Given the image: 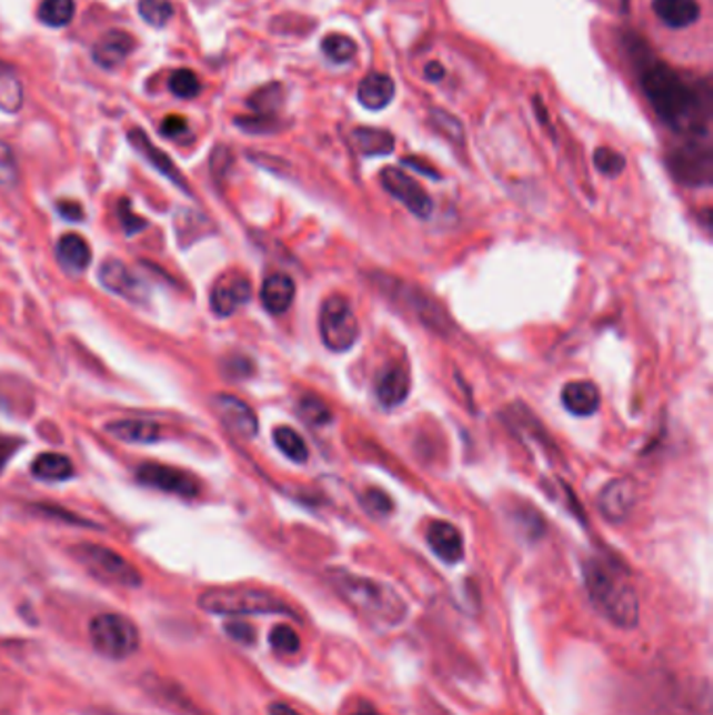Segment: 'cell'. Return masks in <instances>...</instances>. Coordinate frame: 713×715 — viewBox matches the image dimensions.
Returning <instances> with one entry per match:
<instances>
[{"instance_id": "obj_1", "label": "cell", "mask_w": 713, "mask_h": 715, "mask_svg": "<svg viewBox=\"0 0 713 715\" xmlns=\"http://www.w3.org/2000/svg\"><path fill=\"white\" fill-rule=\"evenodd\" d=\"M625 51L642 90L661 122L682 137H710L712 89L707 80L686 82L676 70L651 53L641 38H625Z\"/></svg>"}, {"instance_id": "obj_49", "label": "cell", "mask_w": 713, "mask_h": 715, "mask_svg": "<svg viewBox=\"0 0 713 715\" xmlns=\"http://www.w3.org/2000/svg\"><path fill=\"white\" fill-rule=\"evenodd\" d=\"M268 712H270V715H302L298 714L293 707L285 705V703H272Z\"/></svg>"}, {"instance_id": "obj_26", "label": "cell", "mask_w": 713, "mask_h": 715, "mask_svg": "<svg viewBox=\"0 0 713 715\" xmlns=\"http://www.w3.org/2000/svg\"><path fill=\"white\" fill-rule=\"evenodd\" d=\"M32 475L40 482H68L73 477V463L66 454L44 452L32 463Z\"/></svg>"}, {"instance_id": "obj_17", "label": "cell", "mask_w": 713, "mask_h": 715, "mask_svg": "<svg viewBox=\"0 0 713 715\" xmlns=\"http://www.w3.org/2000/svg\"><path fill=\"white\" fill-rule=\"evenodd\" d=\"M411 394V375L404 364H388L375 381L376 400L385 409H395L400 406Z\"/></svg>"}, {"instance_id": "obj_38", "label": "cell", "mask_w": 713, "mask_h": 715, "mask_svg": "<svg viewBox=\"0 0 713 715\" xmlns=\"http://www.w3.org/2000/svg\"><path fill=\"white\" fill-rule=\"evenodd\" d=\"M270 644L277 653H285V655H295L300 651V636L289 626L272 627L270 632Z\"/></svg>"}, {"instance_id": "obj_2", "label": "cell", "mask_w": 713, "mask_h": 715, "mask_svg": "<svg viewBox=\"0 0 713 715\" xmlns=\"http://www.w3.org/2000/svg\"><path fill=\"white\" fill-rule=\"evenodd\" d=\"M327 577L350 607L356 608L362 617L376 626H398L409 613L404 598L383 582L360 577L345 570H329Z\"/></svg>"}, {"instance_id": "obj_48", "label": "cell", "mask_w": 713, "mask_h": 715, "mask_svg": "<svg viewBox=\"0 0 713 715\" xmlns=\"http://www.w3.org/2000/svg\"><path fill=\"white\" fill-rule=\"evenodd\" d=\"M425 75L431 82H440L444 78V68L440 63H429L428 68H425Z\"/></svg>"}, {"instance_id": "obj_33", "label": "cell", "mask_w": 713, "mask_h": 715, "mask_svg": "<svg viewBox=\"0 0 713 715\" xmlns=\"http://www.w3.org/2000/svg\"><path fill=\"white\" fill-rule=\"evenodd\" d=\"M429 124L433 125L435 132L446 137L450 143H464V128L459 118L448 113L444 109L433 108L429 111Z\"/></svg>"}, {"instance_id": "obj_46", "label": "cell", "mask_w": 713, "mask_h": 715, "mask_svg": "<svg viewBox=\"0 0 713 715\" xmlns=\"http://www.w3.org/2000/svg\"><path fill=\"white\" fill-rule=\"evenodd\" d=\"M18 447H21V440L18 437H0V469H4Z\"/></svg>"}, {"instance_id": "obj_36", "label": "cell", "mask_w": 713, "mask_h": 715, "mask_svg": "<svg viewBox=\"0 0 713 715\" xmlns=\"http://www.w3.org/2000/svg\"><path fill=\"white\" fill-rule=\"evenodd\" d=\"M594 165L605 177H617L625 170V158L620 151H613L609 147H601L594 153Z\"/></svg>"}, {"instance_id": "obj_43", "label": "cell", "mask_w": 713, "mask_h": 715, "mask_svg": "<svg viewBox=\"0 0 713 715\" xmlns=\"http://www.w3.org/2000/svg\"><path fill=\"white\" fill-rule=\"evenodd\" d=\"M224 630H227V634L231 636L232 641H237V643L251 644L255 641V630L250 624H245V622H229Z\"/></svg>"}, {"instance_id": "obj_40", "label": "cell", "mask_w": 713, "mask_h": 715, "mask_svg": "<svg viewBox=\"0 0 713 715\" xmlns=\"http://www.w3.org/2000/svg\"><path fill=\"white\" fill-rule=\"evenodd\" d=\"M19 179L18 160L9 144L0 141V187H13Z\"/></svg>"}, {"instance_id": "obj_45", "label": "cell", "mask_w": 713, "mask_h": 715, "mask_svg": "<svg viewBox=\"0 0 713 715\" xmlns=\"http://www.w3.org/2000/svg\"><path fill=\"white\" fill-rule=\"evenodd\" d=\"M57 212L63 215L66 220H70V222H80V220H84V210H82V208H80V203H76V201H59V203H57Z\"/></svg>"}, {"instance_id": "obj_10", "label": "cell", "mask_w": 713, "mask_h": 715, "mask_svg": "<svg viewBox=\"0 0 713 715\" xmlns=\"http://www.w3.org/2000/svg\"><path fill=\"white\" fill-rule=\"evenodd\" d=\"M137 480L143 485L155 487L165 494H177L182 499H197L201 492V483L195 475L189 471L177 469V466L147 463V465L139 466Z\"/></svg>"}, {"instance_id": "obj_41", "label": "cell", "mask_w": 713, "mask_h": 715, "mask_svg": "<svg viewBox=\"0 0 713 715\" xmlns=\"http://www.w3.org/2000/svg\"><path fill=\"white\" fill-rule=\"evenodd\" d=\"M362 504L366 506V511L375 517H388L393 511L392 499L381 492V490H369L364 496H362Z\"/></svg>"}, {"instance_id": "obj_6", "label": "cell", "mask_w": 713, "mask_h": 715, "mask_svg": "<svg viewBox=\"0 0 713 715\" xmlns=\"http://www.w3.org/2000/svg\"><path fill=\"white\" fill-rule=\"evenodd\" d=\"M90 643L109 659H125L139 651L141 634L137 626L118 613L97 615L89 627Z\"/></svg>"}, {"instance_id": "obj_18", "label": "cell", "mask_w": 713, "mask_h": 715, "mask_svg": "<svg viewBox=\"0 0 713 715\" xmlns=\"http://www.w3.org/2000/svg\"><path fill=\"white\" fill-rule=\"evenodd\" d=\"M429 548L440 556L444 563H459L464 555L463 536L448 521H431L428 527Z\"/></svg>"}, {"instance_id": "obj_5", "label": "cell", "mask_w": 713, "mask_h": 715, "mask_svg": "<svg viewBox=\"0 0 713 715\" xmlns=\"http://www.w3.org/2000/svg\"><path fill=\"white\" fill-rule=\"evenodd\" d=\"M672 177L686 187H710L713 174V151L710 137H684L667 153Z\"/></svg>"}, {"instance_id": "obj_4", "label": "cell", "mask_w": 713, "mask_h": 715, "mask_svg": "<svg viewBox=\"0 0 713 715\" xmlns=\"http://www.w3.org/2000/svg\"><path fill=\"white\" fill-rule=\"evenodd\" d=\"M199 607L215 615H295L283 598L258 588H214L199 596Z\"/></svg>"}, {"instance_id": "obj_20", "label": "cell", "mask_w": 713, "mask_h": 715, "mask_svg": "<svg viewBox=\"0 0 713 715\" xmlns=\"http://www.w3.org/2000/svg\"><path fill=\"white\" fill-rule=\"evenodd\" d=\"M54 253H57V262L61 264V269L66 270L68 274H72V276L87 272L90 266V260H92L89 241L76 233L63 234L57 241Z\"/></svg>"}, {"instance_id": "obj_3", "label": "cell", "mask_w": 713, "mask_h": 715, "mask_svg": "<svg viewBox=\"0 0 713 715\" xmlns=\"http://www.w3.org/2000/svg\"><path fill=\"white\" fill-rule=\"evenodd\" d=\"M584 580L592 605L611 624L625 630L639 624V596L625 573L601 558H592L584 567Z\"/></svg>"}, {"instance_id": "obj_29", "label": "cell", "mask_w": 713, "mask_h": 715, "mask_svg": "<svg viewBox=\"0 0 713 715\" xmlns=\"http://www.w3.org/2000/svg\"><path fill=\"white\" fill-rule=\"evenodd\" d=\"M283 101H285V89L279 82H270L251 94L248 105L253 109V113L277 115V111L283 108Z\"/></svg>"}, {"instance_id": "obj_28", "label": "cell", "mask_w": 713, "mask_h": 715, "mask_svg": "<svg viewBox=\"0 0 713 715\" xmlns=\"http://www.w3.org/2000/svg\"><path fill=\"white\" fill-rule=\"evenodd\" d=\"M23 108V84L18 73L0 68V111L18 113Z\"/></svg>"}, {"instance_id": "obj_9", "label": "cell", "mask_w": 713, "mask_h": 715, "mask_svg": "<svg viewBox=\"0 0 713 715\" xmlns=\"http://www.w3.org/2000/svg\"><path fill=\"white\" fill-rule=\"evenodd\" d=\"M319 331L327 350L331 352H348L354 348L360 335L356 314L350 302L341 295H331L322 302L319 316Z\"/></svg>"}, {"instance_id": "obj_8", "label": "cell", "mask_w": 713, "mask_h": 715, "mask_svg": "<svg viewBox=\"0 0 713 715\" xmlns=\"http://www.w3.org/2000/svg\"><path fill=\"white\" fill-rule=\"evenodd\" d=\"M72 555L80 565H84L94 577L118 584L125 588H139L143 584L141 572L122 555L101 544H78L73 546Z\"/></svg>"}, {"instance_id": "obj_31", "label": "cell", "mask_w": 713, "mask_h": 715, "mask_svg": "<svg viewBox=\"0 0 713 715\" xmlns=\"http://www.w3.org/2000/svg\"><path fill=\"white\" fill-rule=\"evenodd\" d=\"M321 51L331 63H350L358 54V44L345 34H329L322 38Z\"/></svg>"}, {"instance_id": "obj_44", "label": "cell", "mask_w": 713, "mask_h": 715, "mask_svg": "<svg viewBox=\"0 0 713 715\" xmlns=\"http://www.w3.org/2000/svg\"><path fill=\"white\" fill-rule=\"evenodd\" d=\"M189 132V124L184 118L180 115H168L163 122H161V134L163 137H170V139H180Z\"/></svg>"}, {"instance_id": "obj_21", "label": "cell", "mask_w": 713, "mask_h": 715, "mask_svg": "<svg viewBox=\"0 0 713 715\" xmlns=\"http://www.w3.org/2000/svg\"><path fill=\"white\" fill-rule=\"evenodd\" d=\"M395 97V84L388 73L373 72L364 75L358 84V101L362 108L381 111L388 108Z\"/></svg>"}, {"instance_id": "obj_32", "label": "cell", "mask_w": 713, "mask_h": 715, "mask_svg": "<svg viewBox=\"0 0 713 715\" xmlns=\"http://www.w3.org/2000/svg\"><path fill=\"white\" fill-rule=\"evenodd\" d=\"M274 444L285 454L287 459L295 463H305L308 461V446L303 442L302 435L291 427H277L272 431Z\"/></svg>"}, {"instance_id": "obj_27", "label": "cell", "mask_w": 713, "mask_h": 715, "mask_svg": "<svg viewBox=\"0 0 713 715\" xmlns=\"http://www.w3.org/2000/svg\"><path fill=\"white\" fill-rule=\"evenodd\" d=\"M352 141L356 144L358 151L366 158L376 155H390L395 147V139L383 128H369L362 125L352 132Z\"/></svg>"}, {"instance_id": "obj_50", "label": "cell", "mask_w": 713, "mask_h": 715, "mask_svg": "<svg viewBox=\"0 0 713 715\" xmlns=\"http://www.w3.org/2000/svg\"><path fill=\"white\" fill-rule=\"evenodd\" d=\"M354 715H381L376 714V712H373V709H362V712H358V714Z\"/></svg>"}, {"instance_id": "obj_14", "label": "cell", "mask_w": 713, "mask_h": 715, "mask_svg": "<svg viewBox=\"0 0 713 715\" xmlns=\"http://www.w3.org/2000/svg\"><path fill=\"white\" fill-rule=\"evenodd\" d=\"M251 300V283L248 276L239 274V272H231L224 274L215 281L212 295H210V304L214 310L215 316L227 319L237 312L239 305L248 304Z\"/></svg>"}, {"instance_id": "obj_39", "label": "cell", "mask_w": 713, "mask_h": 715, "mask_svg": "<svg viewBox=\"0 0 713 715\" xmlns=\"http://www.w3.org/2000/svg\"><path fill=\"white\" fill-rule=\"evenodd\" d=\"M234 124L239 125L241 130L250 132V134H270L277 132L281 128V122L277 120V115H248V118H237Z\"/></svg>"}, {"instance_id": "obj_51", "label": "cell", "mask_w": 713, "mask_h": 715, "mask_svg": "<svg viewBox=\"0 0 713 715\" xmlns=\"http://www.w3.org/2000/svg\"><path fill=\"white\" fill-rule=\"evenodd\" d=\"M627 2H630V0H622V4H624V7H627Z\"/></svg>"}, {"instance_id": "obj_13", "label": "cell", "mask_w": 713, "mask_h": 715, "mask_svg": "<svg viewBox=\"0 0 713 715\" xmlns=\"http://www.w3.org/2000/svg\"><path fill=\"white\" fill-rule=\"evenodd\" d=\"M214 409L224 423V427L241 440H253L258 435V416L251 411L250 404L241 397L231 394H220L214 397Z\"/></svg>"}, {"instance_id": "obj_34", "label": "cell", "mask_w": 713, "mask_h": 715, "mask_svg": "<svg viewBox=\"0 0 713 715\" xmlns=\"http://www.w3.org/2000/svg\"><path fill=\"white\" fill-rule=\"evenodd\" d=\"M139 13L149 26L165 28L170 19L174 18V4L172 0H141Z\"/></svg>"}, {"instance_id": "obj_19", "label": "cell", "mask_w": 713, "mask_h": 715, "mask_svg": "<svg viewBox=\"0 0 713 715\" xmlns=\"http://www.w3.org/2000/svg\"><path fill=\"white\" fill-rule=\"evenodd\" d=\"M132 51H134V38L124 30H109L108 34L97 40L92 57L101 68L113 70L122 66Z\"/></svg>"}, {"instance_id": "obj_24", "label": "cell", "mask_w": 713, "mask_h": 715, "mask_svg": "<svg viewBox=\"0 0 713 715\" xmlns=\"http://www.w3.org/2000/svg\"><path fill=\"white\" fill-rule=\"evenodd\" d=\"M260 300L270 314H285L295 300V283L289 274H270L262 291Z\"/></svg>"}, {"instance_id": "obj_25", "label": "cell", "mask_w": 713, "mask_h": 715, "mask_svg": "<svg viewBox=\"0 0 713 715\" xmlns=\"http://www.w3.org/2000/svg\"><path fill=\"white\" fill-rule=\"evenodd\" d=\"M109 435L122 440L125 444H155L160 442L161 427L151 421H116L106 427Z\"/></svg>"}, {"instance_id": "obj_37", "label": "cell", "mask_w": 713, "mask_h": 715, "mask_svg": "<svg viewBox=\"0 0 713 715\" xmlns=\"http://www.w3.org/2000/svg\"><path fill=\"white\" fill-rule=\"evenodd\" d=\"M300 412L308 423L319 425V427L327 425L333 419L329 406L317 395H303L302 402H300Z\"/></svg>"}, {"instance_id": "obj_15", "label": "cell", "mask_w": 713, "mask_h": 715, "mask_svg": "<svg viewBox=\"0 0 713 715\" xmlns=\"http://www.w3.org/2000/svg\"><path fill=\"white\" fill-rule=\"evenodd\" d=\"M639 499L636 483L630 477H620L606 483L599 496V511L611 523H622L630 517L634 504Z\"/></svg>"}, {"instance_id": "obj_7", "label": "cell", "mask_w": 713, "mask_h": 715, "mask_svg": "<svg viewBox=\"0 0 713 715\" xmlns=\"http://www.w3.org/2000/svg\"><path fill=\"white\" fill-rule=\"evenodd\" d=\"M375 285L392 302L409 308L419 321L429 329H433L435 333H440V335L450 333L452 321L448 319L446 312L442 310V305L438 304L428 293H423L421 289L406 285L398 279H390L385 274H375Z\"/></svg>"}, {"instance_id": "obj_23", "label": "cell", "mask_w": 713, "mask_h": 715, "mask_svg": "<svg viewBox=\"0 0 713 715\" xmlns=\"http://www.w3.org/2000/svg\"><path fill=\"white\" fill-rule=\"evenodd\" d=\"M655 16L672 30L693 26L701 16L699 0H653Z\"/></svg>"}, {"instance_id": "obj_42", "label": "cell", "mask_w": 713, "mask_h": 715, "mask_svg": "<svg viewBox=\"0 0 713 715\" xmlns=\"http://www.w3.org/2000/svg\"><path fill=\"white\" fill-rule=\"evenodd\" d=\"M118 214H120V224L124 229L125 234H137L144 231L149 226V222L141 218V215L134 214L132 208H130V201L128 199H120L118 203Z\"/></svg>"}, {"instance_id": "obj_22", "label": "cell", "mask_w": 713, "mask_h": 715, "mask_svg": "<svg viewBox=\"0 0 713 715\" xmlns=\"http://www.w3.org/2000/svg\"><path fill=\"white\" fill-rule=\"evenodd\" d=\"M563 406L575 416H590L601 406V392L592 381H571L561 392Z\"/></svg>"}, {"instance_id": "obj_16", "label": "cell", "mask_w": 713, "mask_h": 715, "mask_svg": "<svg viewBox=\"0 0 713 715\" xmlns=\"http://www.w3.org/2000/svg\"><path fill=\"white\" fill-rule=\"evenodd\" d=\"M128 139H130L132 147H134V149L143 155L144 160L149 161V163H151L160 174H163V177L170 180V182H174L182 193L191 195V187H189V182L184 180L182 172L177 168V163L170 160V158L161 151L160 147H155V144L151 143V141H149V137L144 134L141 128L130 130V132H128Z\"/></svg>"}, {"instance_id": "obj_47", "label": "cell", "mask_w": 713, "mask_h": 715, "mask_svg": "<svg viewBox=\"0 0 713 715\" xmlns=\"http://www.w3.org/2000/svg\"><path fill=\"white\" fill-rule=\"evenodd\" d=\"M404 163L406 165H411V168H414V170H419V172H423L425 177H431V179H440V174L431 168V165H428V163H423L421 160H416V158H404Z\"/></svg>"}, {"instance_id": "obj_35", "label": "cell", "mask_w": 713, "mask_h": 715, "mask_svg": "<svg viewBox=\"0 0 713 715\" xmlns=\"http://www.w3.org/2000/svg\"><path fill=\"white\" fill-rule=\"evenodd\" d=\"M170 90L179 99H195L201 92V82L191 70H177L170 75Z\"/></svg>"}, {"instance_id": "obj_30", "label": "cell", "mask_w": 713, "mask_h": 715, "mask_svg": "<svg viewBox=\"0 0 713 715\" xmlns=\"http://www.w3.org/2000/svg\"><path fill=\"white\" fill-rule=\"evenodd\" d=\"M76 16L73 0H42L38 7V19L49 28H66Z\"/></svg>"}, {"instance_id": "obj_12", "label": "cell", "mask_w": 713, "mask_h": 715, "mask_svg": "<svg viewBox=\"0 0 713 715\" xmlns=\"http://www.w3.org/2000/svg\"><path fill=\"white\" fill-rule=\"evenodd\" d=\"M99 283L106 286L109 293L124 298L125 302H132V304L149 302L147 283L118 260L103 262V266L99 269Z\"/></svg>"}, {"instance_id": "obj_11", "label": "cell", "mask_w": 713, "mask_h": 715, "mask_svg": "<svg viewBox=\"0 0 713 715\" xmlns=\"http://www.w3.org/2000/svg\"><path fill=\"white\" fill-rule=\"evenodd\" d=\"M381 184L383 189L406 205V210L419 218H429L433 212V201L425 193V189L398 168H383L381 170Z\"/></svg>"}]
</instances>
